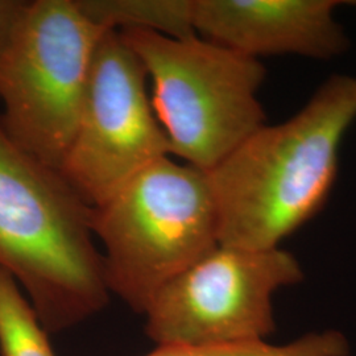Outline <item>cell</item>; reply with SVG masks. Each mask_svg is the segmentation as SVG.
Wrapping results in <instances>:
<instances>
[{"label": "cell", "mask_w": 356, "mask_h": 356, "mask_svg": "<svg viewBox=\"0 0 356 356\" xmlns=\"http://www.w3.org/2000/svg\"><path fill=\"white\" fill-rule=\"evenodd\" d=\"M90 226L104 247L110 292L140 314L168 281L219 244L207 173L170 156L91 207Z\"/></svg>", "instance_id": "cell-3"}, {"label": "cell", "mask_w": 356, "mask_h": 356, "mask_svg": "<svg viewBox=\"0 0 356 356\" xmlns=\"http://www.w3.org/2000/svg\"><path fill=\"white\" fill-rule=\"evenodd\" d=\"M90 216L61 172L23 151L0 123V267L24 288L48 334L86 321L108 301Z\"/></svg>", "instance_id": "cell-2"}, {"label": "cell", "mask_w": 356, "mask_h": 356, "mask_svg": "<svg viewBox=\"0 0 356 356\" xmlns=\"http://www.w3.org/2000/svg\"><path fill=\"white\" fill-rule=\"evenodd\" d=\"M348 344L341 332L309 334L292 343L269 344L266 341L216 346H159L147 356H346Z\"/></svg>", "instance_id": "cell-11"}, {"label": "cell", "mask_w": 356, "mask_h": 356, "mask_svg": "<svg viewBox=\"0 0 356 356\" xmlns=\"http://www.w3.org/2000/svg\"><path fill=\"white\" fill-rule=\"evenodd\" d=\"M0 354L56 356L32 304L13 275L0 267Z\"/></svg>", "instance_id": "cell-10"}, {"label": "cell", "mask_w": 356, "mask_h": 356, "mask_svg": "<svg viewBox=\"0 0 356 356\" xmlns=\"http://www.w3.org/2000/svg\"><path fill=\"white\" fill-rule=\"evenodd\" d=\"M148 76L118 31L99 41L61 175L89 204L110 200L141 170L172 156L153 111Z\"/></svg>", "instance_id": "cell-7"}, {"label": "cell", "mask_w": 356, "mask_h": 356, "mask_svg": "<svg viewBox=\"0 0 356 356\" xmlns=\"http://www.w3.org/2000/svg\"><path fill=\"white\" fill-rule=\"evenodd\" d=\"M304 279L282 248L252 251L218 244L156 293L144 316L157 346L266 341L275 330L273 294Z\"/></svg>", "instance_id": "cell-6"}, {"label": "cell", "mask_w": 356, "mask_h": 356, "mask_svg": "<svg viewBox=\"0 0 356 356\" xmlns=\"http://www.w3.org/2000/svg\"><path fill=\"white\" fill-rule=\"evenodd\" d=\"M81 11L106 31L143 29L164 36H195L193 0H76Z\"/></svg>", "instance_id": "cell-9"}, {"label": "cell", "mask_w": 356, "mask_h": 356, "mask_svg": "<svg viewBox=\"0 0 356 356\" xmlns=\"http://www.w3.org/2000/svg\"><path fill=\"white\" fill-rule=\"evenodd\" d=\"M106 32L76 0L26 1L0 61V123L16 145L53 169L60 170L73 140Z\"/></svg>", "instance_id": "cell-5"}, {"label": "cell", "mask_w": 356, "mask_h": 356, "mask_svg": "<svg viewBox=\"0 0 356 356\" xmlns=\"http://www.w3.org/2000/svg\"><path fill=\"white\" fill-rule=\"evenodd\" d=\"M26 1L0 0V61L8 48Z\"/></svg>", "instance_id": "cell-12"}, {"label": "cell", "mask_w": 356, "mask_h": 356, "mask_svg": "<svg viewBox=\"0 0 356 356\" xmlns=\"http://www.w3.org/2000/svg\"><path fill=\"white\" fill-rule=\"evenodd\" d=\"M337 0H193L200 38L260 60L300 56L332 60L348 49Z\"/></svg>", "instance_id": "cell-8"}, {"label": "cell", "mask_w": 356, "mask_h": 356, "mask_svg": "<svg viewBox=\"0 0 356 356\" xmlns=\"http://www.w3.org/2000/svg\"><path fill=\"white\" fill-rule=\"evenodd\" d=\"M356 120V76L335 74L301 110L266 124L207 173L219 244L280 248L318 214L338 175L343 138Z\"/></svg>", "instance_id": "cell-1"}, {"label": "cell", "mask_w": 356, "mask_h": 356, "mask_svg": "<svg viewBox=\"0 0 356 356\" xmlns=\"http://www.w3.org/2000/svg\"><path fill=\"white\" fill-rule=\"evenodd\" d=\"M152 83L153 111L170 154L210 172L267 116L259 99L266 66L198 35L186 38L151 31H118Z\"/></svg>", "instance_id": "cell-4"}]
</instances>
